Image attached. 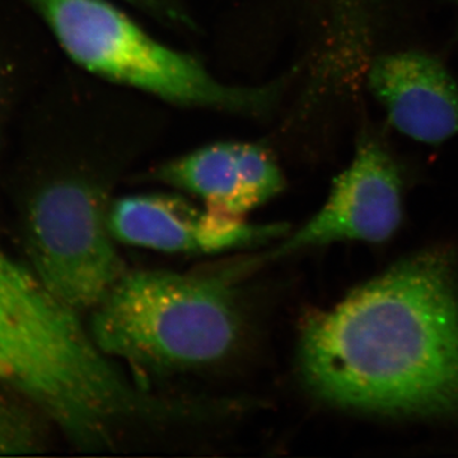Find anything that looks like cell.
Instances as JSON below:
<instances>
[{
    "label": "cell",
    "mask_w": 458,
    "mask_h": 458,
    "mask_svg": "<svg viewBox=\"0 0 458 458\" xmlns=\"http://www.w3.org/2000/svg\"><path fill=\"white\" fill-rule=\"evenodd\" d=\"M298 364L328 405L387 417H458V267L447 249L408 256L309 316Z\"/></svg>",
    "instance_id": "obj_1"
},
{
    "label": "cell",
    "mask_w": 458,
    "mask_h": 458,
    "mask_svg": "<svg viewBox=\"0 0 458 458\" xmlns=\"http://www.w3.org/2000/svg\"><path fill=\"white\" fill-rule=\"evenodd\" d=\"M114 241L174 254H219L285 237L288 225H252L242 216L168 195H134L108 207Z\"/></svg>",
    "instance_id": "obj_7"
},
{
    "label": "cell",
    "mask_w": 458,
    "mask_h": 458,
    "mask_svg": "<svg viewBox=\"0 0 458 458\" xmlns=\"http://www.w3.org/2000/svg\"><path fill=\"white\" fill-rule=\"evenodd\" d=\"M0 382L33 401L66 438L96 450L116 428L164 417L165 399L135 387L80 313L0 249Z\"/></svg>",
    "instance_id": "obj_2"
},
{
    "label": "cell",
    "mask_w": 458,
    "mask_h": 458,
    "mask_svg": "<svg viewBox=\"0 0 458 458\" xmlns=\"http://www.w3.org/2000/svg\"><path fill=\"white\" fill-rule=\"evenodd\" d=\"M403 181L393 157L367 140L334 181L330 195L315 216L279 243L271 258L340 241L382 243L403 221Z\"/></svg>",
    "instance_id": "obj_6"
},
{
    "label": "cell",
    "mask_w": 458,
    "mask_h": 458,
    "mask_svg": "<svg viewBox=\"0 0 458 458\" xmlns=\"http://www.w3.org/2000/svg\"><path fill=\"white\" fill-rule=\"evenodd\" d=\"M369 84L394 128L411 140L441 144L458 135V89L445 66L417 51L378 57Z\"/></svg>",
    "instance_id": "obj_8"
},
{
    "label": "cell",
    "mask_w": 458,
    "mask_h": 458,
    "mask_svg": "<svg viewBox=\"0 0 458 458\" xmlns=\"http://www.w3.org/2000/svg\"><path fill=\"white\" fill-rule=\"evenodd\" d=\"M457 2H458V0H457Z\"/></svg>",
    "instance_id": "obj_14"
},
{
    "label": "cell",
    "mask_w": 458,
    "mask_h": 458,
    "mask_svg": "<svg viewBox=\"0 0 458 458\" xmlns=\"http://www.w3.org/2000/svg\"><path fill=\"white\" fill-rule=\"evenodd\" d=\"M225 280L168 271H125L93 309L89 333L110 358L155 372L222 360L242 334Z\"/></svg>",
    "instance_id": "obj_3"
},
{
    "label": "cell",
    "mask_w": 458,
    "mask_h": 458,
    "mask_svg": "<svg viewBox=\"0 0 458 458\" xmlns=\"http://www.w3.org/2000/svg\"><path fill=\"white\" fill-rule=\"evenodd\" d=\"M4 102H5V90H4V86H3L2 80H0V120H2L3 111H4Z\"/></svg>",
    "instance_id": "obj_12"
},
{
    "label": "cell",
    "mask_w": 458,
    "mask_h": 458,
    "mask_svg": "<svg viewBox=\"0 0 458 458\" xmlns=\"http://www.w3.org/2000/svg\"><path fill=\"white\" fill-rule=\"evenodd\" d=\"M77 64L111 82L182 106L259 113L273 87H241L213 77L199 60L171 49L107 0H29Z\"/></svg>",
    "instance_id": "obj_4"
},
{
    "label": "cell",
    "mask_w": 458,
    "mask_h": 458,
    "mask_svg": "<svg viewBox=\"0 0 458 458\" xmlns=\"http://www.w3.org/2000/svg\"><path fill=\"white\" fill-rule=\"evenodd\" d=\"M126 2L150 12L155 16L164 18V20L176 21V22L185 21V16H183L177 0H126Z\"/></svg>",
    "instance_id": "obj_11"
},
{
    "label": "cell",
    "mask_w": 458,
    "mask_h": 458,
    "mask_svg": "<svg viewBox=\"0 0 458 458\" xmlns=\"http://www.w3.org/2000/svg\"><path fill=\"white\" fill-rule=\"evenodd\" d=\"M105 192L68 168H38L17 203L26 264L57 300L78 313L101 303L125 269L107 225Z\"/></svg>",
    "instance_id": "obj_5"
},
{
    "label": "cell",
    "mask_w": 458,
    "mask_h": 458,
    "mask_svg": "<svg viewBox=\"0 0 458 458\" xmlns=\"http://www.w3.org/2000/svg\"><path fill=\"white\" fill-rule=\"evenodd\" d=\"M153 179L203 199L208 208L243 216L260 207L237 143L213 144L159 165Z\"/></svg>",
    "instance_id": "obj_9"
},
{
    "label": "cell",
    "mask_w": 458,
    "mask_h": 458,
    "mask_svg": "<svg viewBox=\"0 0 458 458\" xmlns=\"http://www.w3.org/2000/svg\"><path fill=\"white\" fill-rule=\"evenodd\" d=\"M358 0H343V4L349 5L352 4V3H357Z\"/></svg>",
    "instance_id": "obj_13"
},
{
    "label": "cell",
    "mask_w": 458,
    "mask_h": 458,
    "mask_svg": "<svg viewBox=\"0 0 458 458\" xmlns=\"http://www.w3.org/2000/svg\"><path fill=\"white\" fill-rule=\"evenodd\" d=\"M47 415L22 393L0 382V456L33 454L47 448Z\"/></svg>",
    "instance_id": "obj_10"
}]
</instances>
